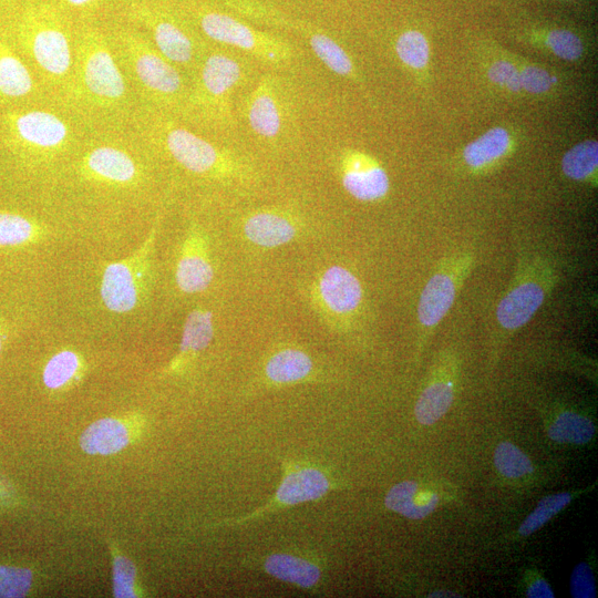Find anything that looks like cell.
<instances>
[{
    "label": "cell",
    "mask_w": 598,
    "mask_h": 598,
    "mask_svg": "<svg viewBox=\"0 0 598 598\" xmlns=\"http://www.w3.org/2000/svg\"><path fill=\"white\" fill-rule=\"evenodd\" d=\"M121 56L151 100L162 105H174L182 100L184 83L174 63L167 60L147 39L138 33L117 34Z\"/></svg>",
    "instance_id": "cell-5"
},
{
    "label": "cell",
    "mask_w": 598,
    "mask_h": 598,
    "mask_svg": "<svg viewBox=\"0 0 598 598\" xmlns=\"http://www.w3.org/2000/svg\"><path fill=\"white\" fill-rule=\"evenodd\" d=\"M158 226L159 218L157 217L147 237L132 255L104 266L100 296L103 305L111 312H130L137 307L144 296Z\"/></svg>",
    "instance_id": "cell-7"
},
{
    "label": "cell",
    "mask_w": 598,
    "mask_h": 598,
    "mask_svg": "<svg viewBox=\"0 0 598 598\" xmlns=\"http://www.w3.org/2000/svg\"><path fill=\"white\" fill-rule=\"evenodd\" d=\"M79 166L86 178L112 186H130L141 175L134 157L114 145L90 148L80 159Z\"/></svg>",
    "instance_id": "cell-19"
},
{
    "label": "cell",
    "mask_w": 598,
    "mask_h": 598,
    "mask_svg": "<svg viewBox=\"0 0 598 598\" xmlns=\"http://www.w3.org/2000/svg\"><path fill=\"white\" fill-rule=\"evenodd\" d=\"M311 293L319 311L334 323L350 320L363 300L359 278L341 265L324 268L312 283Z\"/></svg>",
    "instance_id": "cell-12"
},
{
    "label": "cell",
    "mask_w": 598,
    "mask_h": 598,
    "mask_svg": "<svg viewBox=\"0 0 598 598\" xmlns=\"http://www.w3.org/2000/svg\"><path fill=\"white\" fill-rule=\"evenodd\" d=\"M3 123L10 144L27 158L50 159L64 152L71 141L68 124L48 111L10 112Z\"/></svg>",
    "instance_id": "cell-9"
},
{
    "label": "cell",
    "mask_w": 598,
    "mask_h": 598,
    "mask_svg": "<svg viewBox=\"0 0 598 598\" xmlns=\"http://www.w3.org/2000/svg\"><path fill=\"white\" fill-rule=\"evenodd\" d=\"M480 64L485 80L496 91L511 97L523 96L513 52L497 45L482 48Z\"/></svg>",
    "instance_id": "cell-21"
},
{
    "label": "cell",
    "mask_w": 598,
    "mask_h": 598,
    "mask_svg": "<svg viewBox=\"0 0 598 598\" xmlns=\"http://www.w3.org/2000/svg\"><path fill=\"white\" fill-rule=\"evenodd\" d=\"M152 135L169 159L195 176L213 181H237L247 176L246 165L233 152L186 127L162 121Z\"/></svg>",
    "instance_id": "cell-2"
},
{
    "label": "cell",
    "mask_w": 598,
    "mask_h": 598,
    "mask_svg": "<svg viewBox=\"0 0 598 598\" xmlns=\"http://www.w3.org/2000/svg\"><path fill=\"white\" fill-rule=\"evenodd\" d=\"M514 37L533 50L566 62L581 61L590 51V43L585 34L563 25H526L516 30Z\"/></svg>",
    "instance_id": "cell-17"
},
{
    "label": "cell",
    "mask_w": 598,
    "mask_h": 598,
    "mask_svg": "<svg viewBox=\"0 0 598 598\" xmlns=\"http://www.w3.org/2000/svg\"><path fill=\"white\" fill-rule=\"evenodd\" d=\"M474 266V255L456 251L445 256L436 265L420 295L416 316L419 343L424 347L440 322L452 308L457 292Z\"/></svg>",
    "instance_id": "cell-6"
},
{
    "label": "cell",
    "mask_w": 598,
    "mask_h": 598,
    "mask_svg": "<svg viewBox=\"0 0 598 598\" xmlns=\"http://www.w3.org/2000/svg\"><path fill=\"white\" fill-rule=\"evenodd\" d=\"M196 21L210 40L241 50L262 63L281 66L295 58L290 43L229 14L202 9L196 12Z\"/></svg>",
    "instance_id": "cell-8"
},
{
    "label": "cell",
    "mask_w": 598,
    "mask_h": 598,
    "mask_svg": "<svg viewBox=\"0 0 598 598\" xmlns=\"http://www.w3.org/2000/svg\"><path fill=\"white\" fill-rule=\"evenodd\" d=\"M33 574L29 568L0 565V598L24 597L31 589Z\"/></svg>",
    "instance_id": "cell-38"
},
{
    "label": "cell",
    "mask_w": 598,
    "mask_h": 598,
    "mask_svg": "<svg viewBox=\"0 0 598 598\" xmlns=\"http://www.w3.org/2000/svg\"><path fill=\"white\" fill-rule=\"evenodd\" d=\"M384 504L389 509L416 520L434 512L439 504V495L414 481H403L390 488Z\"/></svg>",
    "instance_id": "cell-22"
},
{
    "label": "cell",
    "mask_w": 598,
    "mask_h": 598,
    "mask_svg": "<svg viewBox=\"0 0 598 598\" xmlns=\"http://www.w3.org/2000/svg\"><path fill=\"white\" fill-rule=\"evenodd\" d=\"M244 65L235 55L215 51L203 61L187 105L208 118H227L230 97L244 79Z\"/></svg>",
    "instance_id": "cell-10"
},
{
    "label": "cell",
    "mask_w": 598,
    "mask_h": 598,
    "mask_svg": "<svg viewBox=\"0 0 598 598\" xmlns=\"http://www.w3.org/2000/svg\"><path fill=\"white\" fill-rule=\"evenodd\" d=\"M63 1L69 7L78 8V9H85V8H92L100 0H63Z\"/></svg>",
    "instance_id": "cell-42"
},
{
    "label": "cell",
    "mask_w": 598,
    "mask_h": 598,
    "mask_svg": "<svg viewBox=\"0 0 598 598\" xmlns=\"http://www.w3.org/2000/svg\"><path fill=\"white\" fill-rule=\"evenodd\" d=\"M494 465L507 478H519L534 472L529 457L518 446L508 441L501 442L496 446Z\"/></svg>",
    "instance_id": "cell-36"
},
{
    "label": "cell",
    "mask_w": 598,
    "mask_h": 598,
    "mask_svg": "<svg viewBox=\"0 0 598 598\" xmlns=\"http://www.w3.org/2000/svg\"><path fill=\"white\" fill-rule=\"evenodd\" d=\"M584 492H586V489L579 492H561L545 496L523 520L517 530L518 535L525 537L535 533L563 511L575 497Z\"/></svg>",
    "instance_id": "cell-35"
},
{
    "label": "cell",
    "mask_w": 598,
    "mask_h": 598,
    "mask_svg": "<svg viewBox=\"0 0 598 598\" xmlns=\"http://www.w3.org/2000/svg\"><path fill=\"white\" fill-rule=\"evenodd\" d=\"M526 596L529 598H554V591L542 576H532L527 581Z\"/></svg>",
    "instance_id": "cell-41"
},
{
    "label": "cell",
    "mask_w": 598,
    "mask_h": 598,
    "mask_svg": "<svg viewBox=\"0 0 598 598\" xmlns=\"http://www.w3.org/2000/svg\"><path fill=\"white\" fill-rule=\"evenodd\" d=\"M329 487L330 483L322 472L316 468H301L285 476L276 498L281 504L296 505L320 498Z\"/></svg>",
    "instance_id": "cell-23"
},
{
    "label": "cell",
    "mask_w": 598,
    "mask_h": 598,
    "mask_svg": "<svg viewBox=\"0 0 598 598\" xmlns=\"http://www.w3.org/2000/svg\"><path fill=\"white\" fill-rule=\"evenodd\" d=\"M338 174L343 189L359 202H381L390 192L386 169L378 158L364 151H341L338 157Z\"/></svg>",
    "instance_id": "cell-13"
},
{
    "label": "cell",
    "mask_w": 598,
    "mask_h": 598,
    "mask_svg": "<svg viewBox=\"0 0 598 598\" xmlns=\"http://www.w3.org/2000/svg\"><path fill=\"white\" fill-rule=\"evenodd\" d=\"M44 235L43 227L25 216L0 213V247H20L37 243Z\"/></svg>",
    "instance_id": "cell-34"
},
{
    "label": "cell",
    "mask_w": 598,
    "mask_h": 598,
    "mask_svg": "<svg viewBox=\"0 0 598 598\" xmlns=\"http://www.w3.org/2000/svg\"><path fill=\"white\" fill-rule=\"evenodd\" d=\"M241 229L251 244L261 248H276L295 240L300 225L285 210L264 208L249 213L243 219Z\"/></svg>",
    "instance_id": "cell-20"
},
{
    "label": "cell",
    "mask_w": 598,
    "mask_h": 598,
    "mask_svg": "<svg viewBox=\"0 0 598 598\" xmlns=\"http://www.w3.org/2000/svg\"><path fill=\"white\" fill-rule=\"evenodd\" d=\"M74 95L102 109L120 106L126 97V84L110 45L99 30L85 29L76 53Z\"/></svg>",
    "instance_id": "cell-3"
},
{
    "label": "cell",
    "mask_w": 598,
    "mask_h": 598,
    "mask_svg": "<svg viewBox=\"0 0 598 598\" xmlns=\"http://www.w3.org/2000/svg\"><path fill=\"white\" fill-rule=\"evenodd\" d=\"M280 82L262 76L246 99L245 114L249 128L260 140L274 142L281 136L287 105Z\"/></svg>",
    "instance_id": "cell-15"
},
{
    "label": "cell",
    "mask_w": 598,
    "mask_h": 598,
    "mask_svg": "<svg viewBox=\"0 0 598 598\" xmlns=\"http://www.w3.org/2000/svg\"><path fill=\"white\" fill-rule=\"evenodd\" d=\"M596 432L592 421L574 411L560 412L549 424L548 436L558 443L582 445L591 441Z\"/></svg>",
    "instance_id": "cell-33"
},
{
    "label": "cell",
    "mask_w": 598,
    "mask_h": 598,
    "mask_svg": "<svg viewBox=\"0 0 598 598\" xmlns=\"http://www.w3.org/2000/svg\"><path fill=\"white\" fill-rule=\"evenodd\" d=\"M400 62L414 75L430 74V44L427 38L416 29L401 32L394 42Z\"/></svg>",
    "instance_id": "cell-32"
},
{
    "label": "cell",
    "mask_w": 598,
    "mask_h": 598,
    "mask_svg": "<svg viewBox=\"0 0 598 598\" xmlns=\"http://www.w3.org/2000/svg\"><path fill=\"white\" fill-rule=\"evenodd\" d=\"M214 315L209 309L195 308L186 317L178 354L171 369L181 367L186 360L205 350L214 338Z\"/></svg>",
    "instance_id": "cell-24"
},
{
    "label": "cell",
    "mask_w": 598,
    "mask_h": 598,
    "mask_svg": "<svg viewBox=\"0 0 598 598\" xmlns=\"http://www.w3.org/2000/svg\"><path fill=\"white\" fill-rule=\"evenodd\" d=\"M81 368V359L71 350L55 353L45 364L43 382L49 389H59L75 378Z\"/></svg>",
    "instance_id": "cell-37"
},
{
    "label": "cell",
    "mask_w": 598,
    "mask_h": 598,
    "mask_svg": "<svg viewBox=\"0 0 598 598\" xmlns=\"http://www.w3.org/2000/svg\"><path fill=\"white\" fill-rule=\"evenodd\" d=\"M558 281L554 260L544 255H526L495 311V330L501 340L526 326L540 309Z\"/></svg>",
    "instance_id": "cell-1"
},
{
    "label": "cell",
    "mask_w": 598,
    "mask_h": 598,
    "mask_svg": "<svg viewBox=\"0 0 598 598\" xmlns=\"http://www.w3.org/2000/svg\"><path fill=\"white\" fill-rule=\"evenodd\" d=\"M214 276L207 234L193 223L178 248L174 269L175 283L181 292L196 295L208 289Z\"/></svg>",
    "instance_id": "cell-14"
},
{
    "label": "cell",
    "mask_w": 598,
    "mask_h": 598,
    "mask_svg": "<svg viewBox=\"0 0 598 598\" xmlns=\"http://www.w3.org/2000/svg\"><path fill=\"white\" fill-rule=\"evenodd\" d=\"M563 174L578 183L596 185L598 169V142L584 140L565 152L560 161Z\"/></svg>",
    "instance_id": "cell-29"
},
{
    "label": "cell",
    "mask_w": 598,
    "mask_h": 598,
    "mask_svg": "<svg viewBox=\"0 0 598 598\" xmlns=\"http://www.w3.org/2000/svg\"><path fill=\"white\" fill-rule=\"evenodd\" d=\"M17 34L21 47L50 80L68 76L73 59L71 38L53 6L39 3L25 8Z\"/></svg>",
    "instance_id": "cell-4"
},
{
    "label": "cell",
    "mask_w": 598,
    "mask_h": 598,
    "mask_svg": "<svg viewBox=\"0 0 598 598\" xmlns=\"http://www.w3.org/2000/svg\"><path fill=\"white\" fill-rule=\"evenodd\" d=\"M135 567L131 560L117 556L113 561V592L115 597H136L134 590Z\"/></svg>",
    "instance_id": "cell-39"
},
{
    "label": "cell",
    "mask_w": 598,
    "mask_h": 598,
    "mask_svg": "<svg viewBox=\"0 0 598 598\" xmlns=\"http://www.w3.org/2000/svg\"><path fill=\"white\" fill-rule=\"evenodd\" d=\"M456 370L454 354L444 351L415 403L414 413L420 424H434L448 411L455 395Z\"/></svg>",
    "instance_id": "cell-18"
},
{
    "label": "cell",
    "mask_w": 598,
    "mask_h": 598,
    "mask_svg": "<svg viewBox=\"0 0 598 598\" xmlns=\"http://www.w3.org/2000/svg\"><path fill=\"white\" fill-rule=\"evenodd\" d=\"M513 58L518 70L523 95L549 97L558 93L561 82L555 71L516 53H513Z\"/></svg>",
    "instance_id": "cell-30"
},
{
    "label": "cell",
    "mask_w": 598,
    "mask_h": 598,
    "mask_svg": "<svg viewBox=\"0 0 598 598\" xmlns=\"http://www.w3.org/2000/svg\"><path fill=\"white\" fill-rule=\"evenodd\" d=\"M2 342H3V332H2V329L0 327V350H1V347H2Z\"/></svg>",
    "instance_id": "cell-43"
},
{
    "label": "cell",
    "mask_w": 598,
    "mask_h": 598,
    "mask_svg": "<svg viewBox=\"0 0 598 598\" xmlns=\"http://www.w3.org/2000/svg\"><path fill=\"white\" fill-rule=\"evenodd\" d=\"M299 32L306 37L315 55L331 72L349 80L354 81L358 79V72L352 59L334 39L326 33L310 29H299Z\"/></svg>",
    "instance_id": "cell-28"
},
{
    "label": "cell",
    "mask_w": 598,
    "mask_h": 598,
    "mask_svg": "<svg viewBox=\"0 0 598 598\" xmlns=\"http://www.w3.org/2000/svg\"><path fill=\"white\" fill-rule=\"evenodd\" d=\"M33 87L34 81L27 65L7 42L0 40V99L23 97Z\"/></svg>",
    "instance_id": "cell-26"
},
{
    "label": "cell",
    "mask_w": 598,
    "mask_h": 598,
    "mask_svg": "<svg viewBox=\"0 0 598 598\" xmlns=\"http://www.w3.org/2000/svg\"><path fill=\"white\" fill-rule=\"evenodd\" d=\"M265 569L277 579L303 588L312 587L320 578V570L315 564L287 554L269 556L265 561Z\"/></svg>",
    "instance_id": "cell-31"
},
{
    "label": "cell",
    "mask_w": 598,
    "mask_h": 598,
    "mask_svg": "<svg viewBox=\"0 0 598 598\" xmlns=\"http://www.w3.org/2000/svg\"><path fill=\"white\" fill-rule=\"evenodd\" d=\"M517 134L507 125H496L468 142L458 153L461 169L470 175L487 174L514 154Z\"/></svg>",
    "instance_id": "cell-16"
},
{
    "label": "cell",
    "mask_w": 598,
    "mask_h": 598,
    "mask_svg": "<svg viewBox=\"0 0 598 598\" xmlns=\"http://www.w3.org/2000/svg\"><path fill=\"white\" fill-rule=\"evenodd\" d=\"M570 592L574 598L596 597L595 578L587 563L578 564L570 576Z\"/></svg>",
    "instance_id": "cell-40"
},
{
    "label": "cell",
    "mask_w": 598,
    "mask_h": 598,
    "mask_svg": "<svg viewBox=\"0 0 598 598\" xmlns=\"http://www.w3.org/2000/svg\"><path fill=\"white\" fill-rule=\"evenodd\" d=\"M128 432L116 419L105 417L91 424L81 435L80 445L87 454H113L128 444Z\"/></svg>",
    "instance_id": "cell-25"
},
{
    "label": "cell",
    "mask_w": 598,
    "mask_h": 598,
    "mask_svg": "<svg viewBox=\"0 0 598 598\" xmlns=\"http://www.w3.org/2000/svg\"><path fill=\"white\" fill-rule=\"evenodd\" d=\"M313 369L312 359L297 348H283L275 352L266 362L267 379L277 384H289L305 380Z\"/></svg>",
    "instance_id": "cell-27"
},
{
    "label": "cell",
    "mask_w": 598,
    "mask_h": 598,
    "mask_svg": "<svg viewBox=\"0 0 598 598\" xmlns=\"http://www.w3.org/2000/svg\"><path fill=\"white\" fill-rule=\"evenodd\" d=\"M131 18L150 32L154 47L175 65H190L196 44L184 25L163 8L146 1L130 4Z\"/></svg>",
    "instance_id": "cell-11"
}]
</instances>
